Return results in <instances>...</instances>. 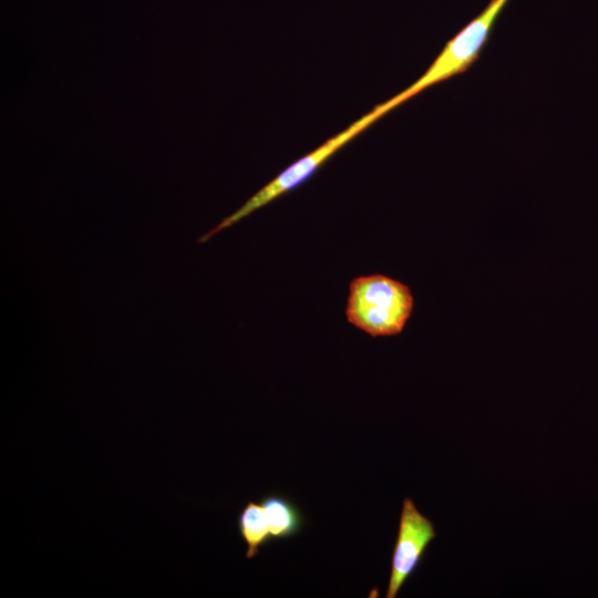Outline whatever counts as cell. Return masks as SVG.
<instances>
[{
    "label": "cell",
    "instance_id": "1",
    "mask_svg": "<svg viewBox=\"0 0 598 598\" xmlns=\"http://www.w3.org/2000/svg\"><path fill=\"white\" fill-rule=\"evenodd\" d=\"M414 308L410 287L381 274L361 275L349 283L344 309L349 324L372 338L400 334Z\"/></svg>",
    "mask_w": 598,
    "mask_h": 598
},
{
    "label": "cell",
    "instance_id": "6",
    "mask_svg": "<svg viewBox=\"0 0 598 598\" xmlns=\"http://www.w3.org/2000/svg\"><path fill=\"white\" fill-rule=\"evenodd\" d=\"M237 527L240 537L247 545V559L255 558L261 547L274 540L265 509L260 503L247 502L239 512Z\"/></svg>",
    "mask_w": 598,
    "mask_h": 598
},
{
    "label": "cell",
    "instance_id": "3",
    "mask_svg": "<svg viewBox=\"0 0 598 598\" xmlns=\"http://www.w3.org/2000/svg\"><path fill=\"white\" fill-rule=\"evenodd\" d=\"M509 0H491L482 13L451 40L429 70L408 89L389 100L393 107L424 89L464 72L477 58L491 29Z\"/></svg>",
    "mask_w": 598,
    "mask_h": 598
},
{
    "label": "cell",
    "instance_id": "2",
    "mask_svg": "<svg viewBox=\"0 0 598 598\" xmlns=\"http://www.w3.org/2000/svg\"><path fill=\"white\" fill-rule=\"evenodd\" d=\"M392 110V106L386 101L370 113L365 114L341 133L328 140L316 151L306 155L301 159L285 169L275 179L259 189L252 195L241 207L234 212L228 217L224 218L215 228L199 237L198 243H205L214 237L216 234L226 229L259 208L271 203L285 193L299 186L307 181L331 155H333L341 146L351 141L360 132L370 126L379 117Z\"/></svg>",
    "mask_w": 598,
    "mask_h": 598
},
{
    "label": "cell",
    "instance_id": "5",
    "mask_svg": "<svg viewBox=\"0 0 598 598\" xmlns=\"http://www.w3.org/2000/svg\"><path fill=\"white\" fill-rule=\"evenodd\" d=\"M260 504L274 540L293 537L302 529L303 515L292 501L279 494H268Z\"/></svg>",
    "mask_w": 598,
    "mask_h": 598
},
{
    "label": "cell",
    "instance_id": "4",
    "mask_svg": "<svg viewBox=\"0 0 598 598\" xmlns=\"http://www.w3.org/2000/svg\"><path fill=\"white\" fill-rule=\"evenodd\" d=\"M435 537L432 520L417 509L411 498L405 497L392 554L386 598L398 596L402 586L419 567L427 546Z\"/></svg>",
    "mask_w": 598,
    "mask_h": 598
}]
</instances>
